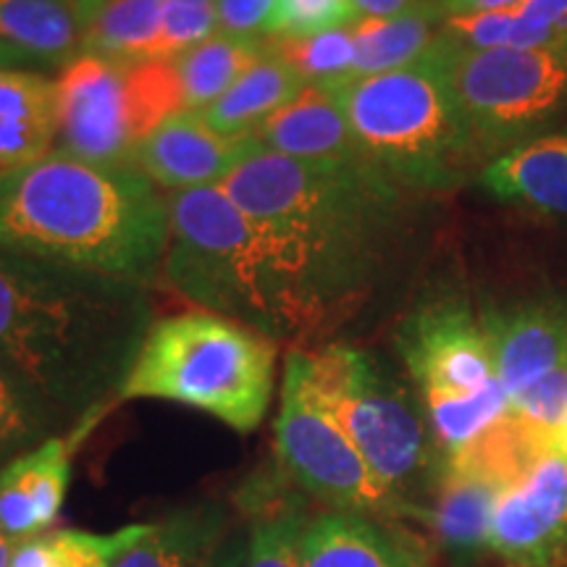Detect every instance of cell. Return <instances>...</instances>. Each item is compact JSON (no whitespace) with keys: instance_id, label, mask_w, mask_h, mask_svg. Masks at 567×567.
Segmentation results:
<instances>
[{"instance_id":"obj_1","label":"cell","mask_w":567,"mask_h":567,"mask_svg":"<svg viewBox=\"0 0 567 567\" xmlns=\"http://www.w3.org/2000/svg\"><path fill=\"white\" fill-rule=\"evenodd\" d=\"M287 289L295 347L329 337L363 302L384 260L402 189L371 163L316 166L255 151L221 182Z\"/></svg>"},{"instance_id":"obj_2","label":"cell","mask_w":567,"mask_h":567,"mask_svg":"<svg viewBox=\"0 0 567 567\" xmlns=\"http://www.w3.org/2000/svg\"><path fill=\"white\" fill-rule=\"evenodd\" d=\"M151 326L147 284L0 250V365L69 431L118 400Z\"/></svg>"},{"instance_id":"obj_3","label":"cell","mask_w":567,"mask_h":567,"mask_svg":"<svg viewBox=\"0 0 567 567\" xmlns=\"http://www.w3.org/2000/svg\"><path fill=\"white\" fill-rule=\"evenodd\" d=\"M168 243V197L134 166L53 151L0 174V245L151 284Z\"/></svg>"},{"instance_id":"obj_4","label":"cell","mask_w":567,"mask_h":567,"mask_svg":"<svg viewBox=\"0 0 567 567\" xmlns=\"http://www.w3.org/2000/svg\"><path fill=\"white\" fill-rule=\"evenodd\" d=\"M450 40L413 66L326 84L337 97L363 158L413 193H446L484 158L450 80Z\"/></svg>"},{"instance_id":"obj_5","label":"cell","mask_w":567,"mask_h":567,"mask_svg":"<svg viewBox=\"0 0 567 567\" xmlns=\"http://www.w3.org/2000/svg\"><path fill=\"white\" fill-rule=\"evenodd\" d=\"M279 342L252 326L205 313L153 321L118 400H163L252 434L271 408Z\"/></svg>"},{"instance_id":"obj_6","label":"cell","mask_w":567,"mask_h":567,"mask_svg":"<svg viewBox=\"0 0 567 567\" xmlns=\"http://www.w3.org/2000/svg\"><path fill=\"white\" fill-rule=\"evenodd\" d=\"M161 276L205 313L231 318L295 347L287 289L250 218L221 187L168 195Z\"/></svg>"},{"instance_id":"obj_7","label":"cell","mask_w":567,"mask_h":567,"mask_svg":"<svg viewBox=\"0 0 567 567\" xmlns=\"http://www.w3.org/2000/svg\"><path fill=\"white\" fill-rule=\"evenodd\" d=\"M313 400L358 446L373 476L400 505L429 465V429L408 389L371 354L350 344L292 350Z\"/></svg>"},{"instance_id":"obj_8","label":"cell","mask_w":567,"mask_h":567,"mask_svg":"<svg viewBox=\"0 0 567 567\" xmlns=\"http://www.w3.org/2000/svg\"><path fill=\"white\" fill-rule=\"evenodd\" d=\"M55 151L95 166H134L140 145L184 111L172 61L111 63L76 55L55 76Z\"/></svg>"},{"instance_id":"obj_9","label":"cell","mask_w":567,"mask_h":567,"mask_svg":"<svg viewBox=\"0 0 567 567\" xmlns=\"http://www.w3.org/2000/svg\"><path fill=\"white\" fill-rule=\"evenodd\" d=\"M446 40L452 87L484 158L513 151L567 113V45L473 51Z\"/></svg>"},{"instance_id":"obj_10","label":"cell","mask_w":567,"mask_h":567,"mask_svg":"<svg viewBox=\"0 0 567 567\" xmlns=\"http://www.w3.org/2000/svg\"><path fill=\"white\" fill-rule=\"evenodd\" d=\"M274 450L281 476L329 509L373 517L396 507L358 446L308 392L289 354L274 423Z\"/></svg>"},{"instance_id":"obj_11","label":"cell","mask_w":567,"mask_h":567,"mask_svg":"<svg viewBox=\"0 0 567 567\" xmlns=\"http://www.w3.org/2000/svg\"><path fill=\"white\" fill-rule=\"evenodd\" d=\"M396 350L425 410L471 400L499 384L484 321L463 300H436L410 313L396 334Z\"/></svg>"},{"instance_id":"obj_12","label":"cell","mask_w":567,"mask_h":567,"mask_svg":"<svg viewBox=\"0 0 567 567\" xmlns=\"http://www.w3.org/2000/svg\"><path fill=\"white\" fill-rule=\"evenodd\" d=\"M488 549L509 567H557L567 551V455L557 446L496 496Z\"/></svg>"},{"instance_id":"obj_13","label":"cell","mask_w":567,"mask_h":567,"mask_svg":"<svg viewBox=\"0 0 567 567\" xmlns=\"http://www.w3.org/2000/svg\"><path fill=\"white\" fill-rule=\"evenodd\" d=\"M258 151L252 137H224L203 122L197 111L168 116L134 155V168L158 189L189 193V189L221 187L239 163Z\"/></svg>"},{"instance_id":"obj_14","label":"cell","mask_w":567,"mask_h":567,"mask_svg":"<svg viewBox=\"0 0 567 567\" xmlns=\"http://www.w3.org/2000/svg\"><path fill=\"white\" fill-rule=\"evenodd\" d=\"M90 429L76 425L0 465V534L24 542L53 528L74 473L76 439Z\"/></svg>"},{"instance_id":"obj_15","label":"cell","mask_w":567,"mask_h":567,"mask_svg":"<svg viewBox=\"0 0 567 567\" xmlns=\"http://www.w3.org/2000/svg\"><path fill=\"white\" fill-rule=\"evenodd\" d=\"M245 520L226 502L172 509L116 567H239Z\"/></svg>"},{"instance_id":"obj_16","label":"cell","mask_w":567,"mask_h":567,"mask_svg":"<svg viewBox=\"0 0 567 567\" xmlns=\"http://www.w3.org/2000/svg\"><path fill=\"white\" fill-rule=\"evenodd\" d=\"M496 379L509 402L538 379L567 363V302L536 300L502 313H486Z\"/></svg>"},{"instance_id":"obj_17","label":"cell","mask_w":567,"mask_h":567,"mask_svg":"<svg viewBox=\"0 0 567 567\" xmlns=\"http://www.w3.org/2000/svg\"><path fill=\"white\" fill-rule=\"evenodd\" d=\"M260 151L316 166L368 163L354 142L337 97L321 84H308L292 103L252 132Z\"/></svg>"},{"instance_id":"obj_18","label":"cell","mask_w":567,"mask_h":567,"mask_svg":"<svg viewBox=\"0 0 567 567\" xmlns=\"http://www.w3.org/2000/svg\"><path fill=\"white\" fill-rule=\"evenodd\" d=\"M245 520V551L239 567H300V536L308 523V496L276 471L250 478L237 496Z\"/></svg>"},{"instance_id":"obj_19","label":"cell","mask_w":567,"mask_h":567,"mask_svg":"<svg viewBox=\"0 0 567 567\" xmlns=\"http://www.w3.org/2000/svg\"><path fill=\"white\" fill-rule=\"evenodd\" d=\"M55 140V80L34 69L0 71V174L51 155Z\"/></svg>"},{"instance_id":"obj_20","label":"cell","mask_w":567,"mask_h":567,"mask_svg":"<svg viewBox=\"0 0 567 567\" xmlns=\"http://www.w3.org/2000/svg\"><path fill=\"white\" fill-rule=\"evenodd\" d=\"M555 446V434L509 408L499 421L446 457V467L484 481L502 494L520 484Z\"/></svg>"},{"instance_id":"obj_21","label":"cell","mask_w":567,"mask_h":567,"mask_svg":"<svg viewBox=\"0 0 567 567\" xmlns=\"http://www.w3.org/2000/svg\"><path fill=\"white\" fill-rule=\"evenodd\" d=\"M494 197L567 216V132L536 137L496 155L481 172Z\"/></svg>"},{"instance_id":"obj_22","label":"cell","mask_w":567,"mask_h":567,"mask_svg":"<svg viewBox=\"0 0 567 567\" xmlns=\"http://www.w3.org/2000/svg\"><path fill=\"white\" fill-rule=\"evenodd\" d=\"M297 555L300 567H417L371 517L342 509L310 515Z\"/></svg>"},{"instance_id":"obj_23","label":"cell","mask_w":567,"mask_h":567,"mask_svg":"<svg viewBox=\"0 0 567 567\" xmlns=\"http://www.w3.org/2000/svg\"><path fill=\"white\" fill-rule=\"evenodd\" d=\"M0 45L24 66L63 69L82 53V24L66 0H0Z\"/></svg>"},{"instance_id":"obj_24","label":"cell","mask_w":567,"mask_h":567,"mask_svg":"<svg viewBox=\"0 0 567 567\" xmlns=\"http://www.w3.org/2000/svg\"><path fill=\"white\" fill-rule=\"evenodd\" d=\"M308 87L292 63L266 48V55L208 109L197 111L213 132L224 137H252L266 118L295 101Z\"/></svg>"},{"instance_id":"obj_25","label":"cell","mask_w":567,"mask_h":567,"mask_svg":"<svg viewBox=\"0 0 567 567\" xmlns=\"http://www.w3.org/2000/svg\"><path fill=\"white\" fill-rule=\"evenodd\" d=\"M166 0H87L76 9L82 53L111 63L153 61Z\"/></svg>"},{"instance_id":"obj_26","label":"cell","mask_w":567,"mask_h":567,"mask_svg":"<svg viewBox=\"0 0 567 567\" xmlns=\"http://www.w3.org/2000/svg\"><path fill=\"white\" fill-rule=\"evenodd\" d=\"M436 21L439 9L434 3H425L421 9L392 19L354 21V66L350 80L413 66L436 45L442 34V30H436Z\"/></svg>"},{"instance_id":"obj_27","label":"cell","mask_w":567,"mask_h":567,"mask_svg":"<svg viewBox=\"0 0 567 567\" xmlns=\"http://www.w3.org/2000/svg\"><path fill=\"white\" fill-rule=\"evenodd\" d=\"M496 496L499 494L484 481L444 467L434 505L429 509V523L446 555L465 559L488 549Z\"/></svg>"},{"instance_id":"obj_28","label":"cell","mask_w":567,"mask_h":567,"mask_svg":"<svg viewBox=\"0 0 567 567\" xmlns=\"http://www.w3.org/2000/svg\"><path fill=\"white\" fill-rule=\"evenodd\" d=\"M266 55V40L213 34L203 45L172 61L184 111H203L224 97Z\"/></svg>"},{"instance_id":"obj_29","label":"cell","mask_w":567,"mask_h":567,"mask_svg":"<svg viewBox=\"0 0 567 567\" xmlns=\"http://www.w3.org/2000/svg\"><path fill=\"white\" fill-rule=\"evenodd\" d=\"M153 530V523H132L111 534L51 528L17 542L9 567H116Z\"/></svg>"},{"instance_id":"obj_30","label":"cell","mask_w":567,"mask_h":567,"mask_svg":"<svg viewBox=\"0 0 567 567\" xmlns=\"http://www.w3.org/2000/svg\"><path fill=\"white\" fill-rule=\"evenodd\" d=\"M59 434H69L63 417L0 365V465Z\"/></svg>"},{"instance_id":"obj_31","label":"cell","mask_w":567,"mask_h":567,"mask_svg":"<svg viewBox=\"0 0 567 567\" xmlns=\"http://www.w3.org/2000/svg\"><path fill=\"white\" fill-rule=\"evenodd\" d=\"M266 48L300 71L308 84H337L350 80L354 66L352 27L305 40L266 38Z\"/></svg>"},{"instance_id":"obj_32","label":"cell","mask_w":567,"mask_h":567,"mask_svg":"<svg viewBox=\"0 0 567 567\" xmlns=\"http://www.w3.org/2000/svg\"><path fill=\"white\" fill-rule=\"evenodd\" d=\"M218 34L216 0H166L153 61H174Z\"/></svg>"},{"instance_id":"obj_33","label":"cell","mask_w":567,"mask_h":567,"mask_svg":"<svg viewBox=\"0 0 567 567\" xmlns=\"http://www.w3.org/2000/svg\"><path fill=\"white\" fill-rule=\"evenodd\" d=\"M352 0H276L268 38L305 40L347 30L358 21Z\"/></svg>"},{"instance_id":"obj_34","label":"cell","mask_w":567,"mask_h":567,"mask_svg":"<svg viewBox=\"0 0 567 567\" xmlns=\"http://www.w3.org/2000/svg\"><path fill=\"white\" fill-rule=\"evenodd\" d=\"M509 408L536 425H542V429H547L557 439L559 431L567 425V363L538 379L523 394H517L509 402Z\"/></svg>"},{"instance_id":"obj_35","label":"cell","mask_w":567,"mask_h":567,"mask_svg":"<svg viewBox=\"0 0 567 567\" xmlns=\"http://www.w3.org/2000/svg\"><path fill=\"white\" fill-rule=\"evenodd\" d=\"M274 9L276 0H216L218 32L245 40L268 38Z\"/></svg>"},{"instance_id":"obj_36","label":"cell","mask_w":567,"mask_h":567,"mask_svg":"<svg viewBox=\"0 0 567 567\" xmlns=\"http://www.w3.org/2000/svg\"><path fill=\"white\" fill-rule=\"evenodd\" d=\"M429 0H352L360 19H392L421 9Z\"/></svg>"},{"instance_id":"obj_37","label":"cell","mask_w":567,"mask_h":567,"mask_svg":"<svg viewBox=\"0 0 567 567\" xmlns=\"http://www.w3.org/2000/svg\"><path fill=\"white\" fill-rule=\"evenodd\" d=\"M520 0H442V11L446 17H460V13H488L515 9Z\"/></svg>"},{"instance_id":"obj_38","label":"cell","mask_w":567,"mask_h":567,"mask_svg":"<svg viewBox=\"0 0 567 567\" xmlns=\"http://www.w3.org/2000/svg\"><path fill=\"white\" fill-rule=\"evenodd\" d=\"M13 547H17V542H13V538H9L6 534H0V567H9L11 565Z\"/></svg>"},{"instance_id":"obj_39","label":"cell","mask_w":567,"mask_h":567,"mask_svg":"<svg viewBox=\"0 0 567 567\" xmlns=\"http://www.w3.org/2000/svg\"><path fill=\"white\" fill-rule=\"evenodd\" d=\"M6 69H24V61L17 59L11 51H6V48L0 45V71Z\"/></svg>"},{"instance_id":"obj_40","label":"cell","mask_w":567,"mask_h":567,"mask_svg":"<svg viewBox=\"0 0 567 567\" xmlns=\"http://www.w3.org/2000/svg\"><path fill=\"white\" fill-rule=\"evenodd\" d=\"M555 442H557V450H559V452H565V455H567V425H565L563 431H559Z\"/></svg>"},{"instance_id":"obj_41","label":"cell","mask_w":567,"mask_h":567,"mask_svg":"<svg viewBox=\"0 0 567 567\" xmlns=\"http://www.w3.org/2000/svg\"><path fill=\"white\" fill-rule=\"evenodd\" d=\"M66 3L71 6V9H74V11H76V9H80V6H82V3H87V0H66Z\"/></svg>"}]
</instances>
